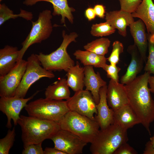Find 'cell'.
Returning a JSON list of instances; mask_svg holds the SVG:
<instances>
[{"instance_id": "cell-1", "label": "cell", "mask_w": 154, "mask_h": 154, "mask_svg": "<svg viewBox=\"0 0 154 154\" xmlns=\"http://www.w3.org/2000/svg\"><path fill=\"white\" fill-rule=\"evenodd\" d=\"M150 74L145 72L125 85L129 104L149 135L150 124L154 121V100L148 87Z\"/></svg>"}, {"instance_id": "cell-2", "label": "cell", "mask_w": 154, "mask_h": 154, "mask_svg": "<svg viewBox=\"0 0 154 154\" xmlns=\"http://www.w3.org/2000/svg\"><path fill=\"white\" fill-rule=\"evenodd\" d=\"M17 124L21 127L23 147L50 139L60 129L57 122L23 115L20 116Z\"/></svg>"}, {"instance_id": "cell-3", "label": "cell", "mask_w": 154, "mask_h": 154, "mask_svg": "<svg viewBox=\"0 0 154 154\" xmlns=\"http://www.w3.org/2000/svg\"><path fill=\"white\" fill-rule=\"evenodd\" d=\"M62 41L60 46L55 50L48 54L42 52L36 54L42 66L47 70L52 71L64 70L67 72L75 62L67 51V48L72 42H76L78 35L76 32L66 34L65 31H62Z\"/></svg>"}, {"instance_id": "cell-4", "label": "cell", "mask_w": 154, "mask_h": 154, "mask_svg": "<svg viewBox=\"0 0 154 154\" xmlns=\"http://www.w3.org/2000/svg\"><path fill=\"white\" fill-rule=\"evenodd\" d=\"M128 140L127 130L115 123L99 131L90 147L92 154H113Z\"/></svg>"}, {"instance_id": "cell-5", "label": "cell", "mask_w": 154, "mask_h": 154, "mask_svg": "<svg viewBox=\"0 0 154 154\" xmlns=\"http://www.w3.org/2000/svg\"><path fill=\"white\" fill-rule=\"evenodd\" d=\"M58 123L61 129L74 133L88 143L92 142L100 130L96 119L74 111L67 112Z\"/></svg>"}, {"instance_id": "cell-6", "label": "cell", "mask_w": 154, "mask_h": 154, "mask_svg": "<svg viewBox=\"0 0 154 154\" xmlns=\"http://www.w3.org/2000/svg\"><path fill=\"white\" fill-rule=\"evenodd\" d=\"M25 109L29 116L58 123L70 111L66 101L40 98L27 104Z\"/></svg>"}, {"instance_id": "cell-7", "label": "cell", "mask_w": 154, "mask_h": 154, "mask_svg": "<svg viewBox=\"0 0 154 154\" xmlns=\"http://www.w3.org/2000/svg\"><path fill=\"white\" fill-rule=\"evenodd\" d=\"M52 15L50 10H44L39 13L36 21H31V30L22 43V47L20 50L19 61L23 59L25 52L31 46L40 43L50 37L53 30L51 20Z\"/></svg>"}, {"instance_id": "cell-8", "label": "cell", "mask_w": 154, "mask_h": 154, "mask_svg": "<svg viewBox=\"0 0 154 154\" xmlns=\"http://www.w3.org/2000/svg\"><path fill=\"white\" fill-rule=\"evenodd\" d=\"M26 70L14 96L24 98L31 86L43 78L55 77L52 71L46 70L42 66L36 54H32L27 59Z\"/></svg>"}, {"instance_id": "cell-9", "label": "cell", "mask_w": 154, "mask_h": 154, "mask_svg": "<svg viewBox=\"0 0 154 154\" xmlns=\"http://www.w3.org/2000/svg\"><path fill=\"white\" fill-rule=\"evenodd\" d=\"M54 147L66 154H80L88 143L69 131L60 129L50 138Z\"/></svg>"}, {"instance_id": "cell-10", "label": "cell", "mask_w": 154, "mask_h": 154, "mask_svg": "<svg viewBox=\"0 0 154 154\" xmlns=\"http://www.w3.org/2000/svg\"><path fill=\"white\" fill-rule=\"evenodd\" d=\"M66 101L70 111L95 119L94 115L97 113L96 104L90 91L85 89L75 92Z\"/></svg>"}, {"instance_id": "cell-11", "label": "cell", "mask_w": 154, "mask_h": 154, "mask_svg": "<svg viewBox=\"0 0 154 154\" xmlns=\"http://www.w3.org/2000/svg\"><path fill=\"white\" fill-rule=\"evenodd\" d=\"M27 61L19 60L15 67L6 74L0 76V96H14L26 68Z\"/></svg>"}, {"instance_id": "cell-12", "label": "cell", "mask_w": 154, "mask_h": 154, "mask_svg": "<svg viewBox=\"0 0 154 154\" xmlns=\"http://www.w3.org/2000/svg\"><path fill=\"white\" fill-rule=\"evenodd\" d=\"M37 91L30 97L25 98L15 96L11 97H1L0 110L7 116V122L6 127L11 129L12 126V119L15 126L17 125L20 117V113L25 108L28 102L32 99L39 92Z\"/></svg>"}, {"instance_id": "cell-13", "label": "cell", "mask_w": 154, "mask_h": 154, "mask_svg": "<svg viewBox=\"0 0 154 154\" xmlns=\"http://www.w3.org/2000/svg\"><path fill=\"white\" fill-rule=\"evenodd\" d=\"M107 86L106 85L100 88V101L96 105L97 113L95 118L101 130L105 129L114 123V111L109 108L107 99Z\"/></svg>"}, {"instance_id": "cell-14", "label": "cell", "mask_w": 154, "mask_h": 154, "mask_svg": "<svg viewBox=\"0 0 154 154\" xmlns=\"http://www.w3.org/2000/svg\"><path fill=\"white\" fill-rule=\"evenodd\" d=\"M108 104L114 111L129 104V100L124 84L110 79L107 86L106 94Z\"/></svg>"}, {"instance_id": "cell-15", "label": "cell", "mask_w": 154, "mask_h": 154, "mask_svg": "<svg viewBox=\"0 0 154 154\" xmlns=\"http://www.w3.org/2000/svg\"><path fill=\"white\" fill-rule=\"evenodd\" d=\"M127 51L131 55V59L126 72L120 79L121 83L126 84L134 80L143 67L145 62L137 46L134 44L129 45Z\"/></svg>"}, {"instance_id": "cell-16", "label": "cell", "mask_w": 154, "mask_h": 154, "mask_svg": "<svg viewBox=\"0 0 154 154\" xmlns=\"http://www.w3.org/2000/svg\"><path fill=\"white\" fill-rule=\"evenodd\" d=\"M105 19L112 27L118 30L120 35L124 37L127 36V27H129L135 21L131 13L121 10L106 13Z\"/></svg>"}, {"instance_id": "cell-17", "label": "cell", "mask_w": 154, "mask_h": 154, "mask_svg": "<svg viewBox=\"0 0 154 154\" xmlns=\"http://www.w3.org/2000/svg\"><path fill=\"white\" fill-rule=\"evenodd\" d=\"M129 27L131 34L134 40V44L137 47L145 63L147 58V52L148 45L145 25L141 19H139L134 21Z\"/></svg>"}, {"instance_id": "cell-18", "label": "cell", "mask_w": 154, "mask_h": 154, "mask_svg": "<svg viewBox=\"0 0 154 154\" xmlns=\"http://www.w3.org/2000/svg\"><path fill=\"white\" fill-rule=\"evenodd\" d=\"M41 1L47 2L51 3L53 8L52 15L54 16L61 15V23L66 27L65 18L67 19L69 21L73 24L74 17L72 12L75 10L70 7L68 4V0H25L23 4L27 6H31Z\"/></svg>"}, {"instance_id": "cell-19", "label": "cell", "mask_w": 154, "mask_h": 154, "mask_svg": "<svg viewBox=\"0 0 154 154\" xmlns=\"http://www.w3.org/2000/svg\"><path fill=\"white\" fill-rule=\"evenodd\" d=\"M93 66H84V85L86 90L91 92L96 104L100 99L99 91L100 88L107 85L106 82L101 78L100 73L94 72Z\"/></svg>"}, {"instance_id": "cell-20", "label": "cell", "mask_w": 154, "mask_h": 154, "mask_svg": "<svg viewBox=\"0 0 154 154\" xmlns=\"http://www.w3.org/2000/svg\"><path fill=\"white\" fill-rule=\"evenodd\" d=\"M131 14L133 18L141 19L145 23L148 34L154 35V3L152 0H142Z\"/></svg>"}, {"instance_id": "cell-21", "label": "cell", "mask_w": 154, "mask_h": 154, "mask_svg": "<svg viewBox=\"0 0 154 154\" xmlns=\"http://www.w3.org/2000/svg\"><path fill=\"white\" fill-rule=\"evenodd\" d=\"M19 51L17 47L8 45L0 49V76L6 74L16 66Z\"/></svg>"}, {"instance_id": "cell-22", "label": "cell", "mask_w": 154, "mask_h": 154, "mask_svg": "<svg viewBox=\"0 0 154 154\" xmlns=\"http://www.w3.org/2000/svg\"><path fill=\"white\" fill-rule=\"evenodd\" d=\"M114 123L127 130L141 123L137 116L129 104L114 111Z\"/></svg>"}, {"instance_id": "cell-23", "label": "cell", "mask_w": 154, "mask_h": 154, "mask_svg": "<svg viewBox=\"0 0 154 154\" xmlns=\"http://www.w3.org/2000/svg\"><path fill=\"white\" fill-rule=\"evenodd\" d=\"M69 87L66 79H60L46 89L44 92L45 98L52 100H67L70 97Z\"/></svg>"}, {"instance_id": "cell-24", "label": "cell", "mask_w": 154, "mask_h": 154, "mask_svg": "<svg viewBox=\"0 0 154 154\" xmlns=\"http://www.w3.org/2000/svg\"><path fill=\"white\" fill-rule=\"evenodd\" d=\"M66 81L68 86L75 92L83 90L84 85V68L81 67L78 61L66 72Z\"/></svg>"}, {"instance_id": "cell-25", "label": "cell", "mask_w": 154, "mask_h": 154, "mask_svg": "<svg viewBox=\"0 0 154 154\" xmlns=\"http://www.w3.org/2000/svg\"><path fill=\"white\" fill-rule=\"evenodd\" d=\"M73 55L84 66H92L104 70L107 64V58L105 56L98 55L87 50H77Z\"/></svg>"}, {"instance_id": "cell-26", "label": "cell", "mask_w": 154, "mask_h": 154, "mask_svg": "<svg viewBox=\"0 0 154 154\" xmlns=\"http://www.w3.org/2000/svg\"><path fill=\"white\" fill-rule=\"evenodd\" d=\"M20 17L27 20L31 21L33 18V14L30 12L20 9V13L14 14L5 3L0 4V25L1 26L7 21L11 19H15Z\"/></svg>"}, {"instance_id": "cell-27", "label": "cell", "mask_w": 154, "mask_h": 154, "mask_svg": "<svg viewBox=\"0 0 154 154\" xmlns=\"http://www.w3.org/2000/svg\"><path fill=\"white\" fill-rule=\"evenodd\" d=\"M110 42L108 38L101 37L88 43L84 46V48L96 54L105 56L108 52Z\"/></svg>"}, {"instance_id": "cell-28", "label": "cell", "mask_w": 154, "mask_h": 154, "mask_svg": "<svg viewBox=\"0 0 154 154\" xmlns=\"http://www.w3.org/2000/svg\"><path fill=\"white\" fill-rule=\"evenodd\" d=\"M116 29L108 22L92 25L90 31L91 35L94 37H102L109 36L114 33Z\"/></svg>"}, {"instance_id": "cell-29", "label": "cell", "mask_w": 154, "mask_h": 154, "mask_svg": "<svg viewBox=\"0 0 154 154\" xmlns=\"http://www.w3.org/2000/svg\"><path fill=\"white\" fill-rule=\"evenodd\" d=\"M147 37L149 54L144 70L154 75V35L147 34Z\"/></svg>"}, {"instance_id": "cell-30", "label": "cell", "mask_w": 154, "mask_h": 154, "mask_svg": "<svg viewBox=\"0 0 154 154\" xmlns=\"http://www.w3.org/2000/svg\"><path fill=\"white\" fill-rule=\"evenodd\" d=\"M16 136L15 127L8 131L6 135L0 139V154H8L13 147Z\"/></svg>"}, {"instance_id": "cell-31", "label": "cell", "mask_w": 154, "mask_h": 154, "mask_svg": "<svg viewBox=\"0 0 154 154\" xmlns=\"http://www.w3.org/2000/svg\"><path fill=\"white\" fill-rule=\"evenodd\" d=\"M123 45L120 42L116 40L113 42L112 52L107 58L110 64L116 65L118 63L120 55L123 52Z\"/></svg>"}, {"instance_id": "cell-32", "label": "cell", "mask_w": 154, "mask_h": 154, "mask_svg": "<svg viewBox=\"0 0 154 154\" xmlns=\"http://www.w3.org/2000/svg\"><path fill=\"white\" fill-rule=\"evenodd\" d=\"M121 10L131 13L134 12L142 1V0H118Z\"/></svg>"}, {"instance_id": "cell-33", "label": "cell", "mask_w": 154, "mask_h": 154, "mask_svg": "<svg viewBox=\"0 0 154 154\" xmlns=\"http://www.w3.org/2000/svg\"><path fill=\"white\" fill-rule=\"evenodd\" d=\"M121 68L116 65L107 64L104 70L106 72L107 77L116 82H119L118 73Z\"/></svg>"}, {"instance_id": "cell-34", "label": "cell", "mask_w": 154, "mask_h": 154, "mask_svg": "<svg viewBox=\"0 0 154 154\" xmlns=\"http://www.w3.org/2000/svg\"><path fill=\"white\" fill-rule=\"evenodd\" d=\"M42 143L31 144L24 147L22 154H44L42 145Z\"/></svg>"}, {"instance_id": "cell-35", "label": "cell", "mask_w": 154, "mask_h": 154, "mask_svg": "<svg viewBox=\"0 0 154 154\" xmlns=\"http://www.w3.org/2000/svg\"><path fill=\"white\" fill-rule=\"evenodd\" d=\"M137 152L127 142L120 145L113 154H137Z\"/></svg>"}, {"instance_id": "cell-36", "label": "cell", "mask_w": 154, "mask_h": 154, "mask_svg": "<svg viewBox=\"0 0 154 154\" xmlns=\"http://www.w3.org/2000/svg\"><path fill=\"white\" fill-rule=\"evenodd\" d=\"M96 15L101 18H104L105 16L106 10L105 6L101 4H97L94 7Z\"/></svg>"}, {"instance_id": "cell-37", "label": "cell", "mask_w": 154, "mask_h": 154, "mask_svg": "<svg viewBox=\"0 0 154 154\" xmlns=\"http://www.w3.org/2000/svg\"><path fill=\"white\" fill-rule=\"evenodd\" d=\"M85 15L89 21L95 19L96 16L94 8L92 7L88 8L85 10Z\"/></svg>"}, {"instance_id": "cell-38", "label": "cell", "mask_w": 154, "mask_h": 154, "mask_svg": "<svg viewBox=\"0 0 154 154\" xmlns=\"http://www.w3.org/2000/svg\"><path fill=\"white\" fill-rule=\"evenodd\" d=\"M44 154H66L55 147H46L44 150Z\"/></svg>"}, {"instance_id": "cell-39", "label": "cell", "mask_w": 154, "mask_h": 154, "mask_svg": "<svg viewBox=\"0 0 154 154\" xmlns=\"http://www.w3.org/2000/svg\"><path fill=\"white\" fill-rule=\"evenodd\" d=\"M143 154H154V148L153 147L149 141H147L145 145Z\"/></svg>"}, {"instance_id": "cell-40", "label": "cell", "mask_w": 154, "mask_h": 154, "mask_svg": "<svg viewBox=\"0 0 154 154\" xmlns=\"http://www.w3.org/2000/svg\"><path fill=\"white\" fill-rule=\"evenodd\" d=\"M148 84L151 92L154 93V75L150 76L149 78Z\"/></svg>"}, {"instance_id": "cell-41", "label": "cell", "mask_w": 154, "mask_h": 154, "mask_svg": "<svg viewBox=\"0 0 154 154\" xmlns=\"http://www.w3.org/2000/svg\"><path fill=\"white\" fill-rule=\"evenodd\" d=\"M149 141L152 147L154 148V134L152 137L150 138Z\"/></svg>"}, {"instance_id": "cell-42", "label": "cell", "mask_w": 154, "mask_h": 154, "mask_svg": "<svg viewBox=\"0 0 154 154\" xmlns=\"http://www.w3.org/2000/svg\"><path fill=\"white\" fill-rule=\"evenodd\" d=\"M3 0H0V2H1Z\"/></svg>"}]
</instances>
